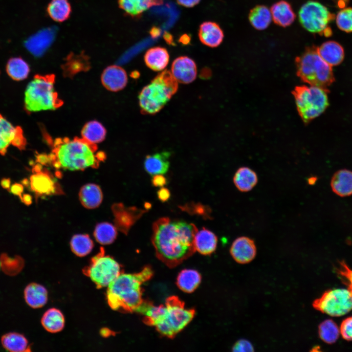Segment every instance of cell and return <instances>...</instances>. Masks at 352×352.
<instances>
[{"mask_svg": "<svg viewBox=\"0 0 352 352\" xmlns=\"http://www.w3.org/2000/svg\"><path fill=\"white\" fill-rule=\"evenodd\" d=\"M196 226L184 220L161 218L153 224L152 242L157 258L170 268L175 267L196 251Z\"/></svg>", "mask_w": 352, "mask_h": 352, "instance_id": "6da1fadb", "label": "cell"}, {"mask_svg": "<svg viewBox=\"0 0 352 352\" xmlns=\"http://www.w3.org/2000/svg\"><path fill=\"white\" fill-rule=\"evenodd\" d=\"M153 275L149 266L136 273H121L108 286L106 299L110 308L120 312H136L144 301L142 285Z\"/></svg>", "mask_w": 352, "mask_h": 352, "instance_id": "7a4b0ae2", "label": "cell"}, {"mask_svg": "<svg viewBox=\"0 0 352 352\" xmlns=\"http://www.w3.org/2000/svg\"><path fill=\"white\" fill-rule=\"evenodd\" d=\"M93 144L83 139H58L51 159L54 166L71 171L97 166L102 155L95 154Z\"/></svg>", "mask_w": 352, "mask_h": 352, "instance_id": "3957f363", "label": "cell"}, {"mask_svg": "<svg viewBox=\"0 0 352 352\" xmlns=\"http://www.w3.org/2000/svg\"><path fill=\"white\" fill-rule=\"evenodd\" d=\"M178 89L177 80L165 70L156 75L140 91L138 98L142 113L154 114L159 112Z\"/></svg>", "mask_w": 352, "mask_h": 352, "instance_id": "277c9868", "label": "cell"}, {"mask_svg": "<svg viewBox=\"0 0 352 352\" xmlns=\"http://www.w3.org/2000/svg\"><path fill=\"white\" fill-rule=\"evenodd\" d=\"M296 64L298 76L310 85L327 89L334 81L331 66L320 57L317 47L306 48L296 59Z\"/></svg>", "mask_w": 352, "mask_h": 352, "instance_id": "5b68a950", "label": "cell"}, {"mask_svg": "<svg viewBox=\"0 0 352 352\" xmlns=\"http://www.w3.org/2000/svg\"><path fill=\"white\" fill-rule=\"evenodd\" d=\"M52 75H36L27 86L24 107L28 112L55 110L62 104L54 87Z\"/></svg>", "mask_w": 352, "mask_h": 352, "instance_id": "8992f818", "label": "cell"}, {"mask_svg": "<svg viewBox=\"0 0 352 352\" xmlns=\"http://www.w3.org/2000/svg\"><path fill=\"white\" fill-rule=\"evenodd\" d=\"M195 315V309L185 308L178 297L172 296L166 299L163 312L154 327L161 335L173 338L189 324Z\"/></svg>", "mask_w": 352, "mask_h": 352, "instance_id": "52a82bcc", "label": "cell"}, {"mask_svg": "<svg viewBox=\"0 0 352 352\" xmlns=\"http://www.w3.org/2000/svg\"><path fill=\"white\" fill-rule=\"evenodd\" d=\"M328 89L311 86L297 87L293 91L297 110L305 122L319 116L329 105Z\"/></svg>", "mask_w": 352, "mask_h": 352, "instance_id": "ba28073f", "label": "cell"}, {"mask_svg": "<svg viewBox=\"0 0 352 352\" xmlns=\"http://www.w3.org/2000/svg\"><path fill=\"white\" fill-rule=\"evenodd\" d=\"M83 272L90 278L97 288L108 287L122 273L118 263L111 256L106 255L102 247L92 258Z\"/></svg>", "mask_w": 352, "mask_h": 352, "instance_id": "9c48e42d", "label": "cell"}, {"mask_svg": "<svg viewBox=\"0 0 352 352\" xmlns=\"http://www.w3.org/2000/svg\"><path fill=\"white\" fill-rule=\"evenodd\" d=\"M325 6L313 0L304 3L299 11V19L302 26L309 32L324 35L330 29L328 24L334 19Z\"/></svg>", "mask_w": 352, "mask_h": 352, "instance_id": "30bf717a", "label": "cell"}, {"mask_svg": "<svg viewBox=\"0 0 352 352\" xmlns=\"http://www.w3.org/2000/svg\"><path fill=\"white\" fill-rule=\"evenodd\" d=\"M312 305L316 309L330 316L344 315L352 309V290L349 288L328 290Z\"/></svg>", "mask_w": 352, "mask_h": 352, "instance_id": "8fae6325", "label": "cell"}, {"mask_svg": "<svg viewBox=\"0 0 352 352\" xmlns=\"http://www.w3.org/2000/svg\"><path fill=\"white\" fill-rule=\"evenodd\" d=\"M26 140L20 126H14L0 114V154L4 155L12 145L20 150L25 149Z\"/></svg>", "mask_w": 352, "mask_h": 352, "instance_id": "7c38bea8", "label": "cell"}, {"mask_svg": "<svg viewBox=\"0 0 352 352\" xmlns=\"http://www.w3.org/2000/svg\"><path fill=\"white\" fill-rule=\"evenodd\" d=\"M230 253L237 263L246 264L255 258L257 248L252 239L248 237L241 236L236 238L232 242Z\"/></svg>", "mask_w": 352, "mask_h": 352, "instance_id": "4fadbf2b", "label": "cell"}, {"mask_svg": "<svg viewBox=\"0 0 352 352\" xmlns=\"http://www.w3.org/2000/svg\"><path fill=\"white\" fill-rule=\"evenodd\" d=\"M171 73L177 82L189 84L196 78L197 67L192 59L187 56H180L173 61Z\"/></svg>", "mask_w": 352, "mask_h": 352, "instance_id": "5bb4252c", "label": "cell"}, {"mask_svg": "<svg viewBox=\"0 0 352 352\" xmlns=\"http://www.w3.org/2000/svg\"><path fill=\"white\" fill-rule=\"evenodd\" d=\"M35 173L30 177L31 190L37 196L50 195L56 191L54 180L46 172L35 167Z\"/></svg>", "mask_w": 352, "mask_h": 352, "instance_id": "9a60e30c", "label": "cell"}, {"mask_svg": "<svg viewBox=\"0 0 352 352\" xmlns=\"http://www.w3.org/2000/svg\"><path fill=\"white\" fill-rule=\"evenodd\" d=\"M127 81L125 70L117 66L107 67L102 75V82L104 86L114 91L122 89L126 86Z\"/></svg>", "mask_w": 352, "mask_h": 352, "instance_id": "2e32d148", "label": "cell"}, {"mask_svg": "<svg viewBox=\"0 0 352 352\" xmlns=\"http://www.w3.org/2000/svg\"><path fill=\"white\" fill-rule=\"evenodd\" d=\"M198 37L203 44L209 47H215L221 43L224 35L222 30L217 23L205 22L199 26Z\"/></svg>", "mask_w": 352, "mask_h": 352, "instance_id": "e0dca14e", "label": "cell"}, {"mask_svg": "<svg viewBox=\"0 0 352 352\" xmlns=\"http://www.w3.org/2000/svg\"><path fill=\"white\" fill-rule=\"evenodd\" d=\"M170 153L166 151L147 155L144 163L145 171L153 176L166 173L170 166Z\"/></svg>", "mask_w": 352, "mask_h": 352, "instance_id": "ac0fdd59", "label": "cell"}, {"mask_svg": "<svg viewBox=\"0 0 352 352\" xmlns=\"http://www.w3.org/2000/svg\"><path fill=\"white\" fill-rule=\"evenodd\" d=\"M53 37V32L50 29L44 30L27 40L25 47L34 56H40L49 46Z\"/></svg>", "mask_w": 352, "mask_h": 352, "instance_id": "d6986e66", "label": "cell"}, {"mask_svg": "<svg viewBox=\"0 0 352 352\" xmlns=\"http://www.w3.org/2000/svg\"><path fill=\"white\" fill-rule=\"evenodd\" d=\"M217 236L210 230L203 227L196 233L194 238L195 250L203 255H209L216 249Z\"/></svg>", "mask_w": 352, "mask_h": 352, "instance_id": "ffe728a7", "label": "cell"}, {"mask_svg": "<svg viewBox=\"0 0 352 352\" xmlns=\"http://www.w3.org/2000/svg\"><path fill=\"white\" fill-rule=\"evenodd\" d=\"M272 18L277 25L286 27L291 25L295 20L296 15L291 5L286 1L280 0L271 7Z\"/></svg>", "mask_w": 352, "mask_h": 352, "instance_id": "44dd1931", "label": "cell"}, {"mask_svg": "<svg viewBox=\"0 0 352 352\" xmlns=\"http://www.w3.org/2000/svg\"><path fill=\"white\" fill-rule=\"evenodd\" d=\"M24 298L27 304L33 308L44 306L47 302L48 292L42 285L31 283L24 290Z\"/></svg>", "mask_w": 352, "mask_h": 352, "instance_id": "7402d4cb", "label": "cell"}, {"mask_svg": "<svg viewBox=\"0 0 352 352\" xmlns=\"http://www.w3.org/2000/svg\"><path fill=\"white\" fill-rule=\"evenodd\" d=\"M320 57L330 66L340 64L343 60L344 52L342 46L334 41H328L317 47Z\"/></svg>", "mask_w": 352, "mask_h": 352, "instance_id": "603a6c76", "label": "cell"}, {"mask_svg": "<svg viewBox=\"0 0 352 352\" xmlns=\"http://www.w3.org/2000/svg\"><path fill=\"white\" fill-rule=\"evenodd\" d=\"M330 185L333 192L340 197L352 195V172L347 169L338 171L332 176Z\"/></svg>", "mask_w": 352, "mask_h": 352, "instance_id": "cb8c5ba5", "label": "cell"}, {"mask_svg": "<svg viewBox=\"0 0 352 352\" xmlns=\"http://www.w3.org/2000/svg\"><path fill=\"white\" fill-rule=\"evenodd\" d=\"M144 61L146 66L154 71H161L167 66L169 55L164 47L156 46L149 49L145 54Z\"/></svg>", "mask_w": 352, "mask_h": 352, "instance_id": "d4e9b609", "label": "cell"}, {"mask_svg": "<svg viewBox=\"0 0 352 352\" xmlns=\"http://www.w3.org/2000/svg\"><path fill=\"white\" fill-rule=\"evenodd\" d=\"M79 197L84 207L88 209H94L98 207L101 203L103 195L99 186L89 183L81 188Z\"/></svg>", "mask_w": 352, "mask_h": 352, "instance_id": "484cf974", "label": "cell"}, {"mask_svg": "<svg viewBox=\"0 0 352 352\" xmlns=\"http://www.w3.org/2000/svg\"><path fill=\"white\" fill-rule=\"evenodd\" d=\"M236 187L241 192L251 191L258 182L257 175L252 169L247 167H242L236 172L233 178Z\"/></svg>", "mask_w": 352, "mask_h": 352, "instance_id": "4316f807", "label": "cell"}, {"mask_svg": "<svg viewBox=\"0 0 352 352\" xmlns=\"http://www.w3.org/2000/svg\"><path fill=\"white\" fill-rule=\"evenodd\" d=\"M201 277L198 272L194 269H185L180 272L176 278V285L186 293L194 292L199 286Z\"/></svg>", "mask_w": 352, "mask_h": 352, "instance_id": "83f0119b", "label": "cell"}, {"mask_svg": "<svg viewBox=\"0 0 352 352\" xmlns=\"http://www.w3.org/2000/svg\"><path fill=\"white\" fill-rule=\"evenodd\" d=\"M3 347L11 352H30L31 349L27 339L22 334L18 332H9L1 338Z\"/></svg>", "mask_w": 352, "mask_h": 352, "instance_id": "f1b7e54d", "label": "cell"}, {"mask_svg": "<svg viewBox=\"0 0 352 352\" xmlns=\"http://www.w3.org/2000/svg\"><path fill=\"white\" fill-rule=\"evenodd\" d=\"M44 328L51 333L61 331L64 328L65 318L62 312L56 308L46 310L41 319Z\"/></svg>", "mask_w": 352, "mask_h": 352, "instance_id": "f546056e", "label": "cell"}, {"mask_svg": "<svg viewBox=\"0 0 352 352\" xmlns=\"http://www.w3.org/2000/svg\"><path fill=\"white\" fill-rule=\"evenodd\" d=\"M248 19L253 27L259 30H263L270 24L272 16L267 7L259 5L250 10Z\"/></svg>", "mask_w": 352, "mask_h": 352, "instance_id": "4dcf8cb0", "label": "cell"}, {"mask_svg": "<svg viewBox=\"0 0 352 352\" xmlns=\"http://www.w3.org/2000/svg\"><path fill=\"white\" fill-rule=\"evenodd\" d=\"M119 7L132 18L140 17L148 9L154 6L153 0H118Z\"/></svg>", "mask_w": 352, "mask_h": 352, "instance_id": "1f68e13d", "label": "cell"}, {"mask_svg": "<svg viewBox=\"0 0 352 352\" xmlns=\"http://www.w3.org/2000/svg\"><path fill=\"white\" fill-rule=\"evenodd\" d=\"M6 70L8 75L16 81L26 79L30 71L28 64L21 57L10 58L7 62Z\"/></svg>", "mask_w": 352, "mask_h": 352, "instance_id": "d6a6232c", "label": "cell"}, {"mask_svg": "<svg viewBox=\"0 0 352 352\" xmlns=\"http://www.w3.org/2000/svg\"><path fill=\"white\" fill-rule=\"evenodd\" d=\"M83 139L91 144L103 141L105 137L106 130L99 122L93 121L88 122L82 132Z\"/></svg>", "mask_w": 352, "mask_h": 352, "instance_id": "836d02e7", "label": "cell"}, {"mask_svg": "<svg viewBox=\"0 0 352 352\" xmlns=\"http://www.w3.org/2000/svg\"><path fill=\"white\" fill-rule=\"evenodd\" d=\"M47 11L52 19L62 22L69 17L71 7L67 0H52L47 6Z\"/></svg>", "mask_w": 352, "mask_h": 352, "instance_id": "e575fe53", "label": "cell"}, {"mask_svg": "<svg viewBox=\"0 0 352 352\" xmlns=\"http://www.w3.org/2000/svg\"><path fill=\"white\" fill-rule=\"evenodd\" d=\"M70 244L72 251L79 257H84L88 255L92 250L94 245L92 240L86 234L73 236Z\"/></svg>", "mask_w": 352, "mask_h": 352, "instance_id": "d590c367", "label": "cell"}, {"mask_svg": "<svg viewBox=\"0 0 352 352\" xmlns=\"http://www.w3.org/2000/svg\"><path fill=\"white\" fill-rule=\"evenodd\" d=\"M94 236L99 243L103 245L109 244L115 240L117 236V230L111 223H100L95 228Z\"/></svg>", "mask_w": 352, "mask_h": 352, "instance_id": "8d00e7d4", "label": "cell"}, {"mask_svg": "<svg viewBox=\"0 0 352 352\" xmlns=\"http://www.w3.org/2000/svg\"><path fill=\"white\" fill-rule=\"evenodd\" d=\"M319 335L324 342L332 344L337 339L339 330L336 324L331 320H326L322 322L319 326Z\"/></svg>", "mask_w": 352, "mask_h": 352, "instance_id": "74e56055", "label": "cell"}, {"mask_svg": "<svg viewBox=\"0 0 352 352\" xmlns=\"http://www.w3.org/2000/svg\"><path fill=\"white\" fill-rule=\"evenodd\" d=\"M336 24L338 28L346 32H352V8H344L336 16Z\"/></svg>", "mask_w": 352, "mask_h": 352, "instance_id": "f35d334b", "label": "cell"}, {"mask_svg": "<svg viewBox=\"0 0 352 352\" xmlns=\"http://www.w3.org/2000/svg\"><path fill=\"white\" fill-rule=\"evenodd\" d=\"M340 332L346 340H352V317L344 320L340 327Z\"/></svg>", "mask_w": 352, "mask_h": 352, "instance_id": "ab89813d", "label": "cell"}, {"mask_svg": "<svg viewBox=\"0 0 352 352\" xmlns=\"http://www.w3.org/2000/svg\"><path fill=\"white\" fill-rule=\"evenodd\" d=\"M232 350L234 352H252L254 351V347L250 341L241 339L234 344Z\"/></svg>", "mask_w": 352, "mask_h": 352, "instance_id": "60d3db41", "label": "cell"}, {"mask_svg": "<svg viewBox=\"0 0 352 352\" xmlns=\"http://www.w3.org/2000/svg\"><path fill=\"white\" fill-rule=\"evenodd\" d=\"M152 182L154 186L161 188L166 184L167 180L163 175L158 174L153 176Z\"/></svg>", "mask_w": 352, "mask_h": 352, "instance_id": "b9f144b4", "label": "cell"}, {"mask_svg": "<svg viewBox=\"0 0 352 352\" xmlns=\"http://www.w3.org/2000/svg\"><path fill=\"white\" fill-rule=\"evenodd\" d=\"M158 199L162 202L167 201L171 196L170 191L168 189L162 187H161L157 193Z\"/></svg>", "mask_w": 352, "mask_h": 352, "instance_id": "7bdbcfd3", "label": "cell"}, {"mask_svg": "<svg viewBox=\"0 0 352 352\" xmlns=\"http://www.w3.org/2000/svg\"><path fill=\"white\" fill-rule=\"evenodd\" d=\"M200 0H176L180 5L186 7H192L199 3Z\"/></svg>", "mask_w": 352, "mask_h": 352, "instance_id": "ee69618b", "label": "cell"}, {"mask_svg": "<svg viewBox=\"0 0 352 352\" xmlns=\"http://www.w3.org/2000/svg\"><path fill=\"white\" fill-rule=\"evenodd\" d=\"M22 190V186L19 184H13L11 189L12 193L17 195H20Z\"/></svg>", "mask_w": 352, "mask_h": 352, "instance_id": "f6af8a7d", "label": "cell"}, {"mask_svg": "<svg viewBox=\"0 0 352 352\" xmlns=\"http://www.w3.org/2000/svg\"><path fill=\"white\" fill-rule=\"evenodd\" d=\"M160 29L156 27H153L150 31V33L153 38L158 37L160 34Z\"/></svg>", "mask_w": 352, "mask_h": 352, "instance_id": "bcb514c9", "label": "cell"}, {"mask_svg": "<svg viewBox=\"0 0 352 352\" xmlns=\"http://www.w3.org/2000/svg\"><path fill=\"white\" fill-rule=\"evenodd\" d=\"M163 37H164L165 40L166 41V42L168 44H173L174 42H173L172 35L171 34H170L169 33H168L166 32H165V33L164 34Z\"/></svg>", "mask_w": 352, "mask_h": 352, "instance_id": "7dc6e473", "label": "cell"}, {"mask_svg": "<svg viewBox=\"0 0 352 352\" xmlns=\"http://www.w3.org/2000/svg\"><path fill=\"white\" fill-rule=\"evenodd\" d=\"M190 41V37L186 34L181 36L179 40V42L183 44H187L189 43Z\"/></svg>", "mask_w": 352, "mask_h": 352, "instance_id": "c3c4849f", "label": "cell"}, {"mask_svg": "<svg viewBox=\"0 0 352 352\" xmlns=\"http://www.w3.org/2000/svg\"><path fill=\"white\" fill-rule=\"evenodd\" d=\"M340 8H344L348 3L349 0H333Z\"/></svg>", "mask_w": 352, "mask_h": 352, "instance_id": "681fc988", "label": "cell"}, {"mask_svg": "<svg viewBox=\"0 0 352 352\" xmlns=\"http://www.w3.org/2000/svg\"><path fill=\"white\" fill-rule=\"evenodd\" d=\"M10 180L8 179H4L1 181V184L4 188H9L10 186Z\"/></svg>", "mask_w": 352, "mask_h": 352, "instance_id": "f907efd6", "label": "cell"}, {"mask_svg": "<svg viewBox=\"0 0 352 352\" xmlns=\"http://www.w3.org/2000/svg\"><path fill=\"white\" fill-rule=\"evenodd\" d=\"M22 199H23V202L25 203H28L31 201L30 197L27 195H24Z\"/></svg>", "mask_w": 352, "mask_h": 352, "instance_id": "816d5d0a", "label": "cell"}, {"mask_svg": "<svg viewBox=\"0 0 352 352\" xmlns=\"http://www.w3.org/2000/svg\"><path fill=\"white\" fill-rule=\"evenodd\" d=\"M0 267H1V263H0Z\"/></svg>", "mask_w": 352, "mask_h": 352, "instance_id": "f5cc1de1", "label": "cell"}]
</instances>
